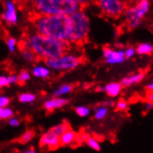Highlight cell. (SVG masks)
<instances>
[{
  "label": "cell",
  "mask_w": 153,
  "mask_h": 153,
  "mask_svg": "<svg viewBox=\"0 0 153 153\" xmlns=\"http://www.w3.org/2000/svg\"><path fill=\"white\" fill-rule=\"evenodd\" d=\"M18 47L29 48L36 55L37 59L47 60L59 58L67 53L70 49V43L45 36L36 33L29 34L18 44Z\"/></svg>",
  "instance_id": "obj_1"
},
{
  "label": "cell",
  "mask_w": 153,
  "mask_h": 153,
  "mask_svg": "<svg viewBox=\"0 0 153 153\" xmlns=\"http://www.w3.org/2000/svg\"><path fill=\"white\" fill-rule=\"evenodd\" d=\"M30 21L37 33L60 41H67L69 17L63 14L41 15L36 12L30 14ZM68 42V41H67Z\"/></svg>",
  "instance_id": "obj_2"
},
{
  "label": "cell",
  "mask_w": 153,
  "mask_h": 153,
  "mask_svg": "<svg viewBox=\"0 0 153 153\" xmlns=\"http://www.w3.org/2000/svg\"><path fill=\"white\" fill-rule=\"evenodd\" d=\"M90 28L88 17L82 10L69 16V28L67 41L71 44L81 45L86 41Z\"/></svg>",
  "instance_id": "obj_3"
},
{
  "label": "cell",
  "mask_w": 153,
  "mask_h": 153,
  "mask_svg": "<svg viewBox=\"0 0 153 153\" xmlns=\"http://www.w3.org/2000/svg\"><path fill=\"white\" fill-rule=\"evenodd\" d=\"M47 66L54 71H69L76 69L81 64V58L74 54L65 53L62 56L45 60Z\"/></svg>",
  "instance_id": "obj_4"
},
{
  "label": "cell",
  "mask_w": 153,
  "mask_h": 153,
  "mask_svg": "<svg viewBox=\"0 0 153 153\" xmlns=\"http://www.w3.org/2000/svg\"><path fill=\"white\" fill-rule=\"evenodd\" d=\"M149 10V2L147 0H139L134 6L125 7L124 18L127 23L132 22H141Z\"/></svg>",
  "instance_id": "obj_5"
},
{
  "label": "cell",
  "mask_w": 153,
  "mask_h": 153,
  "mask_svg": "<svg viewBox=\"0 0 153 153\" xmlns=\"http://www.w3.org/2000/svg\"><path fill=\"white\" fill-rule=\"evenodd\" d=\"M101 11L109 17L118 18L125 10V4L122 0H96Z\"/></svg>",
  "instance_id": "obj_6"
},
{
  "label": "cell",
  "mask_w": 153,
  "mask_h": 153,
  "mask_svg": "<svg viewBox=\"0 0 153 153\" xmlns=\"http://www.w3.org/2000/svg\"><path fill=\"white\" fill-rule=\"evenodd\" d=\"M33 7L35 12L41 15L61 14V0H36Z\"/></svg>",
  "instance_id": "obj_7"
},
{
  "label": "cell",
  "mask_w": 153,
  "mask_h": 153,
  "mask_svg": "<svg viewBox=\"0 0 153 153\" xmlns=\"http://www.w3.org/2000/svg\"><path fill=\"white\" fill-rule=\"evenodd\" d=\"M102 55L104 60L109 65H119L126 60L124 57L123 49L121 48H111L110 47H106L102 50Z\"/></svg>",
  "instance_id": "obj_8"
},
{
  "label": "cell",
  "mask_w": 153,
  "mask_h": 153,
  "mask_svg": "<svg viewBox=\"0 0 153 153\" xmlns=\"http://www.w3.org/2000/svg\"><path fill=\"white\" fill-rule=\"evenodd\" d=\"M39 146L45 150H56L60 147L59 137L56 136L51 131H48L41 136Z\"/></svg>",
  "instance_id": "obj_9"
},
{
  "label": "cell",
  "mask_w": 153,
  "mask_h": 153,
  "mask_svg": "<svg viewBox=\"0 0 153 153\" xmlns=\"http://www.w3.org/2000/svg\"><path fill=\"white\" fill-rule=\"evenodd\" d=\"M145 77H146L145 71H138V73H134L123 77L120 83L123 87H130L137 84H140L145 79Z\"/></svg>",
  "instance_id": "obj_10"
},
{
  "label": "cell",
  "mask_w": 153,
  "mask_h": 153,
  "mask_svg": "<svg viewBox=\"0 0 153 153\" xmlns=\"http://www.w3.org/2000/svg\"><path fill=\"white\" fill-rule=\"evenodd\" d=\"M69 103V100L67 98L64 97H52L49 100H47L44 103V108L45 110L48 111H53L57 109H60L63 108Z\"/></svg>",
  "instance_id": "obj_11"
},
{
  "label": "cell",
  "mask_w": 153,
  "mask_h": 153,
  "mask_svg": "<svg viewBox=\"0 0 153 153\" xmlns=\"http://www.w3.org/2000/svg\"><path fill=\"white\" fill-rule=\"evenodd\" d=\"M78 7L79 5L74 0H61V7H60L61 14L69 17L71 15H73L74 13L77 12Z\"/></svg>",
  "instance_id": "obj_12"
},
{
  "label": "cell",
  "mask_w": 153,
  "mask_h": 153,
  "mask_svg": "<svg viewBox=\"0 0 153 153\" xmlns=\"http://www.w3.org/2000/svg\"><path fill=\"white\" fill-rule=\"evenodd\" d=\"M123 88V87L122 86L120 82H111L104 86V92L108 97L114 98L122 93Z\"/></svg>",
  "instance_id": "obj_13"
},
{
  "label": "cell",
  "mask_w": 153,
  "mask_h": 153,
  "mask_svg": "<svg viewBox=\"0 0 153 153\" xmlns=\"http://www.w3.org/2000/svg\"><path fill=\"white\" fill-rule=\"evenodd\" d=\"M3 18L7 22L10 24H14L17 22L18 18H17V13H16V7L12 2L10 1L7 2V8L3 15Z\"/></svg>",
  "instance_id": "obj_14"
},
{
  "label": "cell",
  "mask_w": 153,
  "mask_h": 153,
  "mask_svg": "<svg viewBox=\"0 0 153 153\" xmlns=\"http://www.w3.org/2000/svg\"><path fill=\"white\" fill-rule=\"evenodd\" d=\"M76 139H77V134L70 128L59 137L60 146L71 145V144H74L76 141Z\"/></svg>",
  "instance_id": "obj_15"
},
{
  "label": "cell",
  "mask_w": 153,
  "mask_h": 153,
  "mask_svg": "<svg viewBox=\"0 0 153 153\" xmlns=\"http://www.w3.org/2000/svg\"><path fill=\"white\" fill-rule=\"evenodd\" d=\"M32 74L36 77V78H41V79H47L50 76L51 71L48 66H43V65H35L32 69Z\"/></svg>",
  "instance_id": "obj_16"
},
{
  "label": "cell",
  "mask_w": 153,
  "mask_h": 153,
  "mask_svg": "<svg viewBox=\"0 0 153 153\" xmlns=\"http://www.w3.org/2000/svg\"><path fill=\"white\" fill-rule=\"evenodd\" d=\"M74 86L70 85V84H65V85H61L58 88H56L54 91L52 92V96L54 97H62V96L68 95L73 91Z\"/></svg>",
  "instance_id": "obj_17"
},
{
  "label": "cell",
  "mask_w": 153,
  "mask_h": 153,
  "mask_svg": "<svg viewBox=\"0 0 153 153\" xmlns=\"http://www.w3.org/2000/svg\"><path fill=\"white\" fill-rule=\"evenodd\" d=\"M18 84V75H0V88Z\"/></svg>",
  "instance_id": "obj_18"
},
{
  "label": "cell",
  "mask_w": 153,
  "mask_h": 153,
  "mask_svg": "<svg viewBox=\"0 0 153 153\" xmlns=\"http://www.w3.org/2000/svg\"><path fill=\"white\" fill-rule=\"evenodd\" d=\"M136 52L140 56L150 55L153 53V45L149 43H141L137 47Z\"/></svg>",
  "instance_id": "obj_19"
},
{
  "label": "cell",
  "mask_w": 153,
  "mask_h": 153,
  "mask_svg": "<svg viewBox=\"0 0 153 153\" xmlns=\"http://www.w3.org/2000/svg\"><path fill=\"white\" fill-rule=\"evenodd\" d=\"M71 127H70V124L66 122H63L61 123H59L58 125H55L54 127H52L49 131H51L53 134H55L56 136L58 137H61L62 134H63L67 130H69Z\"/></svg>",
  "instance_id": "obj_20"
},
{
  "label": "cell",
  "mask_w": 153,
  "mask_h": 153,
  "mask_svg": "<svg viewBox=\"0 0 153 153\" xmlns=\"http://www.w3.org/2000/svg\"><path fill=\"white\" fill-rule=\"evenodd\" d=\"M21 49V52H22V59L27 61V62H34L35 60H37V57L36 55L29 48H19Z\"/></svg>",
  "instance_id": "obj_21"
},
{
  "label": "cell",
  "mask_w": 153,
  "mask_h": 153,
  "mask_svg": "<svg viewBox=\"0 0 153 153\" xmlns=\"http://www.w3.org/2000/svg\"><path fill=\"white\" fill-rule=\"evenodd\" d=\"M108 112H109V109L103 105H100L95 109L94 118L97 121H101L106 118L108 115Z\"/></svg>",
  "instance_id": "obj_22"
},
{
  "label": "cell",
  "mask_w": 153,
  "mask_h": 153,
  "mask_svg": "<svg viewBox=\"0 0 153 153\" xmlns=\"http://www.w3.org/2000/svg\"><path fill=\"white\" fill-rule=\"evenodd\" d=\"M34 137H35V132L33 130H27L19 137L18 141H19V143L25 145V144H28L29 142H31L34 138Z\"/></svg>",
  "instance_id": "obj_23"
},
{
  "label": "cell",
  "mask_w": 153,
  "mask_h": 153,
  "mask_svg": "<svg viewBox=\"0 0 153 153\" xmlns=\"http://www.w3.org/2000/svg\"><path fill=\"white\" fill-rule=\"evenodd\" d=\"M35 98H36V97L33 93H22L18 97V100L22 104L33 103L35 100Z\"/></svg>",
  "instance_id": "obj_24"
},
{
  "label": "cell",
  "mask_w": 153,
  "mask_h": 153,
  "mask_svg": "<svg viewBox=\"0 0 153 153\" xmlns=\"http://www.w3.org/2000/svg\"><path fill=\"white\" fill-rule=\"evenodd\" d=\"M13 116H14V112L10 107L0 108V120H2V121L8 120Z\"/></svg>",
  "instance_id": "obj_25"
},
{
  "label": "cell",
  "mask_w": 153,
  "mask_h": 153,
  "mask_svg": "<svg viewBox=\"0 0 153 153\" xmlns=\"http://www.w3.org/2000/svg\"><path fill=\"white\" fill-rule=\"evenodd\" d=\"M86 145L90 148L92 149L93 150H96V151H100L101 149V146H100V143L98 142V140L93 137H90L88 138V140L85 142Z\"/></svg>",
  "instance_id": "obj_26"
},
{
  "label": "cell",
  "mask_w": 153,
  "mask_h": 153,
  "mask_svg": "<svg viewBox=\"0 0 153 153\" xmlns=\"http://www.w3.org/2000/svg\"><path fill=\"white\" fill-rule=\"evenodd\" d=\"M30 79H31V74L28 71L22 70L21 73L18 74V84L23 85V84L28 82Z\"/></svg>",
  "instance_id": "obj_27"
},
{
  "label": "cell",
  "mask_w": 153,
  "mask_h": 153,
  "mask_svg": "<svg viewBox=\"0 0 153 153\" xmlns=\"http://www.w3.org/2000/svg\"><path fill=\"white\" fill-rule=\"evenodd\" d=\"M75 112L78 116L82 117V118H85V117H87L90 115V108L87 106H77L75 108Z\"/></svg>",
  "instance_id": "obj_28"
},
{
  "label": "cell",
  "mask_w": 153,
  "mask_h": 153,
  "mask_svg": "<svg viewBox=\"0 0 153 153\" xmlns=\"http://www.w3.org/2000/svg\"><path fill=\"white\" fill-rule=\"evenodd\" d=\"M124 52V57H125V59H133L134 56H136V48H133V47H128L127 48H125L123 50Z\"/></svg>",
  "instance_id": "obj_29"
},
{
  "label": "cell",
  "mask_w": 153,
  "mask_h": 153,
  "mask_svg": "<svg viewBox=\"0 0 153 153\" xmlns=\"http://www.w3.org/2000/svg\"><path fill=\"white\" fill-rule=\"evenodd\" d=\"M17 41L15 38H12V37H10L7 38V46L8 48V50L10 52H14L16 50V47H17Z\"/></svg>",
  "instance_id": "obj_30"
},
{
  "label": "cell",
  "mask_w": 153,
  "mask_h": 153,
  "mask_svg": "<svg viewBox=\"0 0 153 153\" xmlns=\"http://www.w3.org/2000/svg\"><path fill=\"white\" fill-rule=\"evenodd\" d=\"M10 103V97L7 96L0 95V108H7V107H8Z\"/></svg>",
  "instance_id": "obj_31"
},
{
  "label": "cell",
  "mask_w": 153,
  "mask_h": 153,
  "mask_svg": "<svg viewBox=\"0 0 153 153\" xmlns=\"http://www.w3.org/2000/svg\"><path fill=\"white\" fill-rule=\"evenodd\" d=\"M115 107L118 111H125V110H127V108H128V103L127 101L121 100L115 104Z\"/></svg>",
  "instance_id": "obj_32"
},
{
  "label": "cell",
  "mask_w": 153,
  "mask_h": 153,
  "mask_svg": "<svg viewBox=\"0 0 153 153\" xmlns=\"http://www.w3.org/2000/svg\"><path fill=\"white\" fill-rule=\"evenodd\" d=\"M7 123H8V125H10V126H12V127H18L21 125V121L13 116L10 119L7 120Z\"/></svg>",
  "instance_id": "obj_33"
},
{
  "label": "cell",
  "mask_w": 153,
  "mask_h": 153,
  "mask_svg": "<svg viewBox=\"0 0 153 153\" xmlns=\"http://www.w3.org/2000/svg\"><path fill=\"white\" fill-rule=\"evenodd\" d=\"M144 109H145L147 111H149L151 110H153V102L152 101H146L145 104H144Z\"/></svg>",
  "instance_id": "obj_34"
},
{
  "label": "cell",
  "mask_w": 153,
  "mask_h": 153,
  "mask_svg": "<svg viewBox=\"0 0 153 153\" xmlns=\"http://www.w3.org/2000/svg\"><path fill=\"white\" fill-rule=\"evenodd\" d=\"M74 1H76V3L81 7H85L91 2L92 0H74Z\"/></svg>",
  "instance_id": "obj_35"
},
{
  "label": "cell",
  "mask_w": 153,
  "mask_h": 153,
  "mask_svg": "<svg viewBox=\"0 0 153 153\" xmlns=\"http://www.w3.org/2000/svg\"><path fill=\"white\" fill-rule=\"evenodd\" d=\"M141 24V22H132L128 23V27L129 29H136Z\"/></svg>",
  "instance_id": "obj_36"
},
{
  "label": "cell",
  "mask_w": 153,
  "mask_h": 153,
  "mask_svg": "<svg viewBox=\"0 0 153 153\" xmlns=\"http://www.w3.org/2000/svg\"><path fill=\"white\" fill-rule=\"evenodd\" d=\"M102 105L105 106V107H107L108 109H109L110 107H114V106H115V103H114V101H112V100H109V101H105Z\"/></svg>",
  "instance_id": "obj_37"
},
{
  "label": "cell",
  "mask_w": 153,
  "mask_h": 153,
  "mask_svg": "<svg viewBox=\"0 0 153 153\" xmlns=\"http://www.w3.org/2000/svg\"><path fill=\"white\" fill-rule=\"evenodd\" d=\"M146 89L148 90L149 92H153V81H151V82H149V84H147Z\"/></svg>",
  "instance_id": "obj_38"
},
{
  "label": "cell",
  "mask_w": 153,
  "mask_h": 153,
  "mask_svg": "<svg viewBox=\"0 0 153 153\" xmlns=\"http://www.w3.org/2000/svg\"><path fill=\"white\" fill-rule=\"evenodd\" d=\"M147 98L149 101H152L153 102V92H149L148 96H147Z\"/></svg>",
  "instance_id": "obj_39"
},
{
  "label": "cell",
  "mask_w": 153,
  "mask_h": 153,
  "mask_svg": "<svg viewBox=\"0 0 153 153\" xmlns=\"http://www.w3.org/2000/svg\"><path fill=\"white\" fill-rule=\"evenodd\" d=\"M22 153H36V151H35L33 149H27V150L23 151Z\"/></svg>",
  "instance_id": "obj_40"
},
{
  "label": "cell",
  "mask_w": 153,
  "mask_h": 153,
  "mask_svg": "<svg viewBox=\"0 0 153 153\" xmlns=\"http://www.w3.org/2000/svg\"><path fill=\"white\" fill-rule=\"evenodd\" d=\"M96 90L97 92H104V86H97Z\"/></svg>",
  "instance_id": "obj_41"
},
{
  "label": "cell",
  "mask_w": 153,
  "mask_h": 153,
  "mask_svg": "<svg viewBox=\"0 0 153 153\" xmlns=\"http://www.w3.org/2000/svg\"><path fill=\"white\" fill-rule=\"evenodd\" d=\"M147 1H149V0H147Z\"/></svg>",
  "instance_id": "obj_42"
},
{
  "label": "cell",
  "mask_w": 153,
  "mask_h": 153,
  "mask_svg": "<svg viewBox=\"0 0 153 153\" xmlns=\"http://www.w3.org/2000/svg\"><path fill=\"white\" fill-rule=\"evenodd\" d=\"M122 1H123V0H122Z\"/></svg>",
  "instance_id": "obj_43"
}]
</instances>
